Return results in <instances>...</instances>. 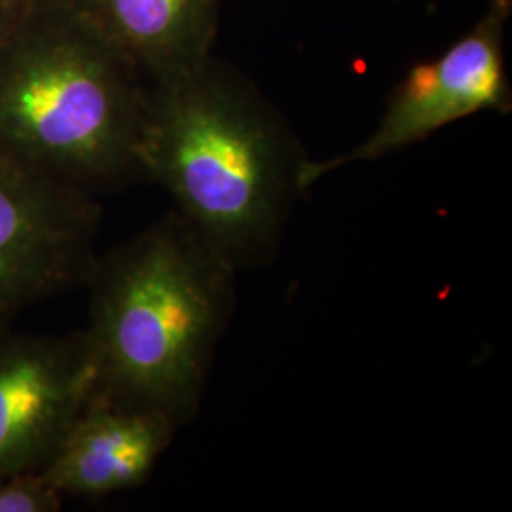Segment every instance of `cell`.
<instances>
[{
    "label": "cell",
    "instance_id": "obj_1",
    "mask_svg": "<svg viewBox=\"0 0 512 512\" xmlns=\"http://www.w3.org/2000/svg\"><path fill=\"white\" fill-rule=\"evenodd\" d=\"M306 158L264 95L215 55L145 86L143 179L238 272L274 258Z\"/></svg>",
    "mask_w": 512,
    "mask_h": 512
},
{
    "label": "cell",
    "instance_id": "obj_2",
    "mask_svg": "<svg viewBox=\"0 0 512 512\" xmlns=\"http://www.w3.org/2000/svg\"><path fill=\"white\" fill-rule=\"evenodd\" d=\"M236 274L175 209L99 255L82 330L90 399L160 412L179 429L192 420L234 311Z\"/></svg>",
    "mask_w": 512,
    "mask_h": 512
},
{
    "label": "cell",
    "instance_id": "obj_3",
    "mask_svg": "<svg viewBox=\"0 0 512 512\" xmlns=\"http://www.w3.org/2000/svg\"><path fill=\"white\" fill-rule=\"evenodd\" d=\"M145 86L69 0L38 2L0 44V156L95 198L135 183Z\"/></svg>",
    "mask_w": 512,
    "mask_h": 512
},
{
    "label": "cell",
    "instance_id": "obj_4",
    "mask_svg": "<svg viewBox=\"0 0 512 512\" xmlns=\"http://www.w3.org/2000/svg\"><path fill=\"white\" fill-rule=\"evenodd\" d=\"M99 226L95 196L0 156V332L35 304L86 287Z\"/></svg>",
    "mask_w": 512,
    "mask_h": 512
},
{
    "label": "cell",
    "instance_id": "obj_5",
    "mask_svg": "<svg viewBox=\"0 0 512 512\" xmlns=\"http://www.w3.org/2000/svg\"><path fill=\"white\" fill-rule=\"evenodd\" d=\"M512 0H490L475 27L446 54L410 69L393 90L384 116L363 143L329 160L306 158L298 173L300 190L325 175L359 162H374L416 145L435 131L484 110L511 109L505 71V31Z\"/></svg>",
    "mask_w": 512,
    "mask_h": 512
},
{
    "label": "cell",
    "instance_id": "obj_6",
    "mask_svg": "<svg viewBox=\"0 0 512 512\" xmlns=\"http://www.w3.org/2000/svg\"><path fill=\"white\" fill-rule=\"evenodd\" d=\"M82 330L0 332V478L40 471L92 395Z\"/></svg>",
    "mask_w": 512,
    "mask_h": 512
},
{
    "label": "cell",
    "instance_id": "obj_7",
    "mask_svg": "<svg viewBox=\"0 0 512 512\" xmlns=\"http://www.w3.org/2000/svg\"><path fill=\"white\" fill-rule=\"evenodd\" d=\"M177 431L160 412L88 399L40 473L63 499L128 492L147 482Z\"/></svg>",
    "mask_w": 512,
    "mask_h": 512
},
{
    "label": "cell",
    "instance_id": "obj_8",
    "mask_svg": "<svg viewBox=\"0 0 512 512\" xmlns=\"http://www.w3.org/2000/svg\"><path fill=\"white\" fill-rule=\"evenodd\" d=\"M147 82L213 55L222 0H69Z\"/></svg>",
    "mask_w": 512,
    "mask_h": 512
},
{
    "label": "cell",
    "instance_id": "obj_9",
    "mask_svg": "<svg viewBox=\"0 0 512 512\" xmlns=\"http://www.w3.org/2000/svg\"><path fill=\"white\" fill-rule=\"evenodd\" d=\"M63 497L40 471L0 478V512H57Z\"/></svg>",
    "mask_w": 512,
    "mask_h": 512
},
{
    "label": "cell",
    "instance_id": "obj_10",
    "mask_svg": "<svg viewBox=\"0 0 512 512\" xmlns=\"http://www.w3.org/2000/svg\"><path fill=\"white\" fill-rule=\"evenodd\" d=\"M25 10L27 8H18V6H10V4L0 2V44L4 42V38L10 35V31L16 27V23L25 14Z\"/></svg>",
    "mask_w": 512,
    "mask_h": 512
},
{
    "label": "cell",
    "instance_id": "obj_11",
    "mask_svg": "<svg viewBox=\"0 0 512 512\" xmlns=\"http://www.w3.org/2000/svg\"><path fill=\"white\" fill-rule=\"evenodd\" d=\"M2 4H10V6H18V8H31L38 2H44V0H0Z\"/></svg>",
    "mask_w": 512,
    "mask_h": 512
}]
</instances>
